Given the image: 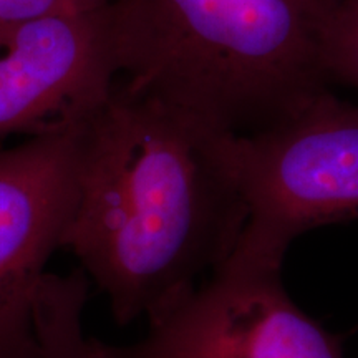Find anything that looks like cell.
Masks as SVG:
<instances>
[{
    "label": "cell",
    "instance_id": "obj_2",
    "mask_svg": "<svg viewBox=\"0 0 358 358\" xmlns=\"http://www.w3.org/2000/svg\"><path fill=\"white\" fill-rule=\"evenodd\" d=\"M342 0H111L120 87L250 136L330 92L327 38Z\"/></svg>",
    "mask_w": 358,
    "mask_h": 358
},
{
    "label": "cell",
    "instance_id": "obj_9",
    "mask_svg": "<svg viewBox=\"0 0 358 358\" xmlns=\"http://www.w3.org/2000/svg\"><path fill=\"white\" fill-rule=\"evenodd\" d=\"M111 0H0V34L24 22L60 13L95 12Z\"/></svg>",
    "mask_w": 358,
    "mask_h": 358
},
{
    "label": "cell",
    "instance_id": "obj_1",
    "mask_svg": "<svg viewBox=\"0 0 358 358\" xmlns=\"http://www.w3.org/2000/svg\"><path fill=\"white\" fill-rule=\"evenodd\" d=\"M234 138L118 83L87 120L62 249L120 325L158 319L236 248L248 206Z\"/></svg>",
    "mask_w": 358,
    "mask_h": 358
},
{
    "label": "cell",
    "instance_id": "obj_7",
    "mask_svg": "<svg viewBox=\"0 0 358 358\" xmlns=\"http://www.w3.org/2000/svg\"><path fill=\"white\" fill-rule=\"evenodd\" d=\"M88 279L82 268L43 277L35 301V337L42 358H96L83 330Z\"/></svg>",
    "mask_w": 358,
    "mask_h": 358
},
{
    "label": "cell",
    "instance_id": "obj_8",
    "mask_svg": "<svg viewBox=\"0 0 358 358\" xmlns=\"http://www.w3.org/2000/svg\"><path fill=\"white\" fill-rule=\"evenodd\" d=\"M327 66L332 82L358 90V0H342L327 38Z\"/></svg>",
    "mask_w": 358,
    "mask_h": 358
},
{
    "label": "cell",
    "instance_id": "obj_5",
    "mask_svg": "<svg viewBox=\"0 0 358 358\" xmlns=\"http://www.w3.org/2000/svg\"><path fill=\"white\" fill-rule=\"evenodd\" d=\"M85 123L0 148V358H42L35 301L77 201Z\"/></svg>",
    "mask_w": 358,
    "mask_h": 358
},
{
    "label": "cell",
    "instance_id": "obj_4",
    "mask_svg": "<svg viewBox=\"0 0 358 358\" xmlns=\"http://www.w3.org/2000/svg\"><path fill=\"white\" fill-rule=\"evenodd\" d=\"M128 345L90 338L96 358H345L338 335L301 310L280 271L222 264Z\"/></svg>",
    "mask_w": 358,
    "mask_h": 358
},
{
    "label": "cell",
    "instance_id": "obj_6",
    "mask_svg": "<svg viewBox=\"0 0 358 358\" xmlns=\"http://www.w3.org/2000/svg\"><path fill=\"white\" fill-rule=\"evenodd\" d=\"M116 82L106 7L40 17L0 34V145L85 123Z\"/></svg>",
    "mask_w": 358,
    "mask_h": 358
},
{
    "label": "cell",
    "instance_id": "obj_3",
    "mask_svg": "<svg viewBox=\"0 0 358 358\" xmlns=\"http://www.w3.org/2000/svg\"><path fill=\"white\" fill-rule=\"evenodd\" d=\"M248 221L224 264L280 271L303 232L358 219V105L332 92L287 122L234 138Z\"/></svg>",
    "mask_w": 358,
    "mask_h": 358
}]
</instances>
